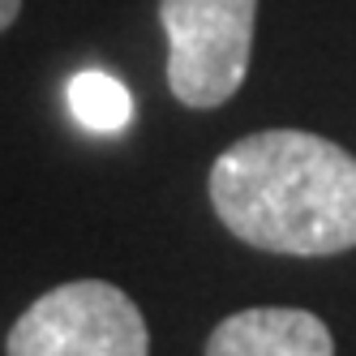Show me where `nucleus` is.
<instances>
[{
    "label": "nucleus",
    "instance_id": "1",
    "mask_svg": "<svg viewBox=\"0 0 356 356\" xmlns=\"http://www.w3.org/2000/svg\"><path fill=\"white\" fill-rule=\"evenodd\" d=\"M211 207L236 241L330 258L356 245V159L305 129H262L211 168Z\"/></svg>",
    "mask_w": 356,
    "mask_h": 356
},
{
    "label": "nucleus",
    "instance_id": "2",
    "mask_svg": "<svg viewBox=\"0 0 356 356\" xmlns=\"http://www.w3.org/2000/svg\"><path fill=\"white\" fill-rule=\"evenodd\" d=\"M168 35V86L185 108L227 104L253 56L258 0H159Z\"/></svg>",
    "mask_w": 356,
    "mask_h": 356
},
{
    "label": "nucleus",
    "instance_id": "3",
    "mask_svg": "<svg viewBox=\"0 0 356 356\" xmlns=\"http://www.w3.org/2000/svg\"><path fill=\"white\" fill-rule=\"evenodd\" d=\"M9 356H150L142 309L116 284L73 279L43 292L9 330Z\"/></svg>",
    "mask_w": 356,
    "mask_h": 356
},
{
    "label": "nucleus",
    "instance_id": "4",
    "mask_svg": "<svg viewBox=\"0 0 356 356\" xmlns=\"http://www.w3.org/2000/svg\"><path fill=\"white\" fill-rule=\"evenodd\" d=\"M207 356H335V339L309 309L258 305L223 318L207 339Z\"/></svg>",
    "mask_w": 356,
    "mask_h": 356
},
{
    "label": "nucleus",
    "instance_id": "5",
    "mask_svg": "<svg viewBox=\"0 0 356 356\" xmlns=\"http://www.w3.org/2000/svg\"><path fill=\"white\" fill-rule=\"evenodd\" d=\"M69 112L78 116V124L95 134H116L129 124L134 116V99L124 90V82H116L104 69H86L69 82Z\"/></svg>",
    "mask_w": 356,
    "mask_h": 356
},
{
    "label": "nucleus",
    "instance_id": "6",
    "mask_svg": "<svg viewBox=\"0 0 356 356\" xmlns=\"http://www.w3.org/2000/svg\"><path fill=\"white\" fill-rule=\"evenodd\" d=\"M22 13V0H0V31H9Z\"/></svg>",
    "mask_w": 356,
    "mask_h": 356
}]
</instances>
